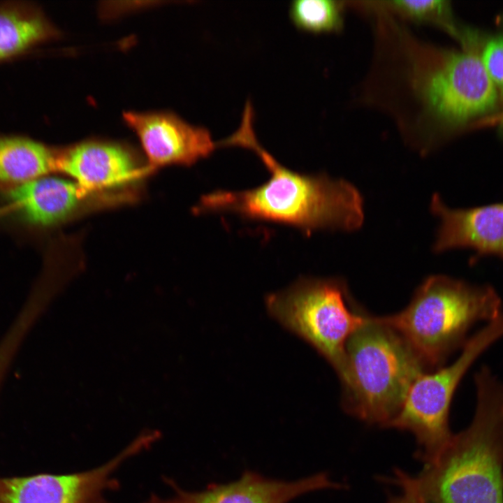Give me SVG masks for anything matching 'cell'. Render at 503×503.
Masks as SVG:
<instances>
[{
	"instance_id": "1",
	"label": "cell",
	"mask_w": 503,
	"mask_h": 503,
	"mask_svg": "<svg viewBox=\"0 0 503 503\" xmlns=\"http://www.w3.org/2000/svg\"><path fill=\"white\" fill-rule=\"evenodd\" d=\"M253 120V107L247 101L238 129L218 145L252 150L270 173V178L254 189L219 190L204 195L196 207L198 212H233L249 219L295 226L307 233L360 227L364 219L363 199L352 184L323 174H300L282 166L257 140Z\"/></svg>"
},
{
	"instance_id": "2",
	"label": "cell",
	"mask_w": 503,
	"mask_h": 503,
	"mask_svg": "<svg viewBox=\"0 0 503 503\" xmlns=\"http://www.w3.org/2000/svg\"><path fill=\"white\" fill-rule=\"evenodd\" d=\"M474 382L472 423L416 477L427 503H503V383L486 367Z\"/></svg>"
},
{
	"instance_id": "3",
	"label": "cell",
	"mask_w": 503,
	"mask_h": 503,
	"mask_svg": "<svg viewBox=\"0 0 503 503\" xmlns=\"http://www.w3.org/2000/svg\"><path fill=\"white\" fill-rule=\"evenodd\" d=\"M502 307L501 298L490 285L432 275L417 289L406 308L377 319L400 336L425 371H433L463 347L476 323L497 319Z\"/></svg>"
},
{
	"instance_id": "4",
	"label": "cell",
	"mask_w": 503,
	"mask_h": 503,
	"mask_svg": "<svg viewBox=\"0 0 503 503\" xmlns=\"http://www.w3.org/2000/svg\"><path fill=\"white\" fill-rule=\"evenodd\" d=\"M426 372L400 336L376 316L349 338L340 377L347 412L384 427L400 410L415 380Z\"/></svg>"
},
{
	"instance_id": "5",
	"label": "cell",
	"mask_w": 503,
	"mask_h": 503,
	"mask_svg": "<svg viewBox=\"0 0 503 503\" xmlns=\"http://www.w3.org/2000/svg\"><path fill=\"white\" fill-rule=\"evenodd\" d=\"M265 304L273 319L309 344L341 377L347 342L369 317L353 306L344 280L301 277L268 294Z\"/></svg>"
},
{
	"instance_id": "6",
	"label": "cell",
	"mask_w": 503,
	"mask_h": 503,
	"mask_svg": "<svg viewBox=\"0 0 503 503\" xmlns=\"http://www.w3.org/2000/svg\"><path fill=\"white\" fill-rule=\"evenodd\" d=\"M503 337V313L467 340L451 365L421 373L412 383L398 414L385 427L407 430L416 437L418 457L432 463L453 435L449 428L451 403L469 367L491 345Z\"/></svg>"
},
{
	"instance_id": "7",
	"label": "cell",
	"mask_w": 503,
	"mask_h": 503,
	"mask_svg": "<svg viewBox=\"0 0 503 503\" xmlns=\"http://www.w3.org/2000/svg\"><path fill=\"white\" fill-rule=\"evenodd\" d=\"M440 54L432 67L416 78L427 112L447 126L465 125L492 112L499 92L472 45Z\"/></svg>"
},
{
	"instance_id": "8",
	"label": "cell",
	"mask_w": 503,
	"mask_h": 503,
	"mask_svg": "<svg viewBox=\"0 0 503 503\" xmlns=\"http://www.w3.org/2000/svg\"><path fill=\"white\" fill-rule=\"evenodd\" d=\"M152 444L149 436L141 434L112 459L85 472L0 478V503H111L105 493L119 487L116 471Z\"/></svg>"
},
{
	"instance_id": "9",
	"label": "cell",
	"mask_w": 503,
	"mask_h": 503,
	"mask_svg": "<svg viewBox=\"0 0 503 503\" xmlns=\"http://www.w3.org/2000/svg\"><path fill=\"white\" fill-rule=\"evenodd\" d=\"M124 119L138 136L152 168L171 164L191 166L212 154L209 130L171 112H125Z\"/></svg>"
},
{
	"instance_id": "10",
	"label": "cell",
	"mask_w": 503,
	"mask_h": 503,
	"mask_svg": "<svg viewBox=\"0 0 503 503\" xmlns=\"http://www.w3.org/2000/svg\"><path fill=\"white\" fill-rule=\"evenodd\" d=\"M166 481L174 490L173 496L162 498L152 494L147 503H288L311 491L342 488L324 473L298 481H284L246 471L235 481L211 484L198 492L183 490L173 481L168 479Z\"/></svg>"
},
{
	"instance_id": "11",
	"label": "cell",
	"mask_w": 503,
	"mask_h": 503,
	"mask_svg": "<svg viewBox=\"0 0 503 503\" xmlns=\"http://www.w3.org/2000/svg\"><path fill=\"white\" fill-rule=\"evenodd\" d=\"M431 210L440 219L433 245L435 252L465 248L474 252L471 263L488 256L503 261V202L452 209L435 194Z\"/></svg>"
},
{
	"instance_id": "12",
	"label": "cell",
	"mask_w": 503,
	"mask_h": 503,
	"mask_svg": "<svg viewBox=\"0 0 503 503\" xmlns=\"http://www.w3.org/2000/svg\"><path fill=\"white\" fill-rule=\"evenodd\" d=\"M57 170L89 193L117 187L147 173L137 166L124 147L99 141L83 142L57 152Z\"/></svg>"
},
{
	"instance_id": "13",
	"label": "cell",
	"mask_w": 503,
	"mask_h": 503,
	"mask_svg": "<svg viewBox=\"0 0 503 503\" xmlns=\"http://www.w3.org/2000/svg\"><path fill=\"white\" fill-rule=\"evenodd\" d=\"M89 192L57 177H38L10 188L2 214H11L34 227L57 225L80 210Z\"/></svg>"
},
{
	"instance_id": "14",
	"label": "cell",
	"mask_w": 503,
	"mask_h": 503,
	"mask_svg": "<svg viewBox=\"0 0 503 503\" xmlns=\"http://www.w3.org/2000/svg\"><path fill=\"white\" fill-rule=\"evenodd\" d=\"M57 34L36 6L17 1L0 3V62L21 56Z\"/></svg>"
},
{
	"instance_id": "15",
	"label": "cell",
	"mask_w": 503,
	"mask_h": 503,
	"mask_svg": "<svg viewBox=\"0 0 503 503\" xmlns=\"http://www.w3.org/2000/svg\"><path fill=\"white\" fill-rule=\"evenodd\" d=\"M57 155L28 136L0 133V186L12 188L57 170Z\"/></svg>"
},
{
	"instance_id": "16",
	"label": "cell",
	"mask_w": 503,
	"mask_h": 503,
	"mask_svg": "<svg viewBox=\"0 0 503 503\" xmlns=\"http://www.w3.org/2000/svg\"><path fill=\"white\" fill-rule=\"evenodd\" d=\"M289 16L294 25L303 31H336L342 24V6L340 1L333 0L293 1Z\"/></svg>"
},
{
	"instance_id": "17",
	"label": "cell",
	"mask_w": 503,
	"mask_h": 503,
	"mask_svg": "<svg viewBox=\"0 0 503 503\" xmlns=\"http://www.w3.org/2000/svg\"><path fill=\"white\" fill-rule=\"evenodd\" d=\"M386 6L415 22L432 24L446 30L460 41L462 32L453 20L451 6L443 0H400L385 2Z\"/></svg>"
},
{
	"instance_id": "18",
	"label": "cell",
	"mask_w": 503,
	"mask_h": 503,
	"mask_svg": "<svg viewBox=\"0 0 503 503\" xmlns=\"http://www.w3.org/2000/svg\"><path fill=\"white\" fill-rule=\"evenodd\" d=\"M480 57L488 74L503 96V34L495 35L486 41Z\"/></svg>"
},
{
	"instance_id": "19",
	"label": "cell",
	"mask_w": 503,
	"mask_h": 503,
	"mask_svg": "<svg viewBox=\"0 0 503 503\" xmlns=\"http://www.w3.org/2000/svg\"><path fill=\"white\" fill-rule=\"evenodd\" d=\"M395 475L393 481L401 487L402 493L390 498L388 503H427L416 478H413L399 469L395 471Z\"/></svg>"
},
{
	"instance_id": "20",
	"label": "cell",
	"mask_w": 503,
	"mask_h": 503,
	"mask_svg": "<svg viewBox=\"0 0 503 503\" xmlns=\"http://www.w3.org/2000/svg\"><path fill=\"white\" fill-rule=\"evenodd\" d=\"M145 503H147V502H145Z\"/></svg>"
}]
</instances>
